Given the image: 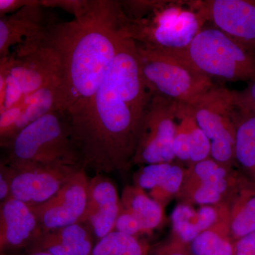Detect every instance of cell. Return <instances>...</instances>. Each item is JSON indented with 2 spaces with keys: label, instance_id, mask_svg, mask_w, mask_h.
<instances>
[{
  "label": "cell",
  "instance_id": "cell-21",
  "mask_svg": "<svg viewBox=\"0 0 255 255\" xmlns=\"http://www.w3.org/2000/svg\"><path fill=\"white\" fill-rule=\"evenodd\" d=\"M221 206H202L196 211L187 204L176 206L171 216L174 236L190 244L199 235L211 228L219 219Z\"/></svg>",
  "mask_w": 255,
  "mask_h": 255
},
{
  "label": "cell",
  "instance_id": "cell-12",
  "mask_svg": "<svg viewBox=\"0 0 255 255\" xmlns=\"http://www.w3.org/2000/svg\"><path fill=\"white\" fill-rule=\"evenodd\" d=\"M89 179L87 171L80 169L54 196L31 208L42 232L80 222L86 207Z\"/></svg>",
  "mask_w": 255,
  "mask_h": 255
},
{
  "label": "cell",
  "instance_id": "cell-4",
  "mask_svg": "<svg viewBox=\"0 0 255 255\" xmlns=\"http://www.w3.org/2000/svg\"><path fill=\"white\" fill-rule=\"evenodd\" d=\"M135 42L140 72L152 95L191 105L214 87L183 53H173Z\"/></svg>",
  "mask_w": 255,
  "mask_h": 255
},
{
  "label": "cell",
  "instance_id": "cell-31",
  "mask_svg": "<svg viewBox=\"0 0 255 255\" xmlns=\"http://www.w3.org/2000/svg\"><path fill=\"white\" fill-rule=\"evenodd\" d=\"M9 168L0 159V204L9 196Z\"/></svg>",
  "mask_w": 255,
  "mask_h": 255
},
{
  "label": "cell",
  "instance_id": "cell-24",
  "mask_svg": "<svg viewBox=\"0 0 255 255\" xmlns=\"http://www.w3.org/2000/svg\"><path fill=\"white\" fill-rule=\"evenodd\" d=\"M150 248L137 238L113 231L97 242L89 255H149Z\"/></svg>",
  "mask_w": 255,
  "mask_h": 255
},
{
  "label": "cell",
  "instance_id": "cell-35",
  "mask_svg": "<svg viewBox=\"0 0 255 255\" xmlns=\"http://www.w3.org/2000/svg\"><path fill=\"white\" fill-rule=\"evenodd\" d=\"M4 254H3V253H1V252H0V255H3Z\"/></svg>",
  "mask_w": 255,
  "mask_h": 255
},
{
  "label": "cell",
  "instance_id": "cell-1",
  "mask_svg": "<svg viewBox=\"0 0 255 255\" xmlns=\"http://www.w3.org/2000/svg\"><path fill=\"white\" fill-rule=\"evenodd\" d=\"M151 98L135 42L128 36L95 95L81 113L68 119L85 170L107 174L130 169Z\"/></svg>",
  "mask_w": 255,
  "mask_h": 255
},
{
  "label": "cell",
  "instance_id": "cell-19",
  "mask_svg": "<svg viewBox=\"0 0 255 255\" xmlns=\"http://www.w3.org/2000/svg\"><path fill=\"white\" fill-rule=\"evenodd\" d=\"M184 178V170L177 164H147L135 173L134 185L142 190H150V197L162 206L167 199L179 192Z\"/></svg>",
  "mask_w": 255,
  "mask_h": 255
},
{
  "label": "cell",
  "instance_id": "cell-33",
  "mask_svg": "<svg viewBox=\"0 0 255 255\" xmlns=\"http://www.w3.org/2000/svg\"><path fill=\"white\" fill-rule=\"evenodd\" d=\"M27 255H51L46 253H42V252H36V253H30Z\"/></svg>",
  "mask_w": 255,
  "mask_h": 255
},
{
  "label": "cell",
  "instance_id": "cell-3",
  "mask_svg": "<svg viewBox=\"0 0 255 255\" xmlns=\"http://www.w3.org/2000/svg\"><path fill=\"white\" fill-rule=\"evenodd\" d=\"M2 150L11 167L78 166L80 156L68 118L63 111H50L23 128ZM84 169V168H83Z\"/></svg>",
  "mask_w": 255,
  "mask_h": 255
},
{
  "label": "cell",
  "instance_id": "cell-23",
  "mask_svg": "<svg viewBox=\"0 0 255 255\" xmlns=\"http://www.w3.org/2000/svg\"><path fill=\"white\" fill-rule=\"evenodd\" d=\"M235 159L255 184V114L237 108Z\"/></svg>",
  "mask_w": 255,
  "mask_h": 255
},
{
  "label": "cell",
  "instance_id": "cell-29",
  "mask_svg": "<svg viewBox=\"0 0 255 255\" xmlns=\"http://www.w3.org/2000/svg\"><path fill=\"white\" fill-rule=\"evenodd\" d=\"M38 0H0V18L5 17L29 5L36 4Z\"/></svg>",
  "mask_w": 255,
  "mask_h": 255
},
{
  "label": "cell",
  "instance_id": "cell-9",
  "mask_svg": "<svg viewBox=\"0 0 255 255\" xmlns=\"http://www.w3.org/2000/svg\"><path fill=\"white\" fill-rule=\"evenodd\" d=\"M177 109V102L152 95L133 164L169 163L175 158L173 145Z\"/></svg>",
  "mask_w": 255,
  "mask_h": 255
},
{
  "label": "cell",
  "instance_id": "cell-32",
  "mask_svg": "<svg viewBox=\"0 0 255 255\" xmlns=\"http://www.w3.org/2000/svg\"><path fill=\"white\" fill-rule=\"evenodd\" d=\"M9 54L0 59V104L2 107L5 84H6V77H7L10 65Z\"/></svg>",
  "mask_w": 255,
  "mask_h": 255
},
{
  "label": "cell",
  "instance_id": "cell-22",
  "mask_svg": "<svg viewBox=\"0 0 255 255\" xmlns=\"http://www.w3.org/2000/svg\"><path fill=\"white\" fill-rule=\"evenodd\" d=\"M190 249L192 255H234L227 205L223 204L218 221L191 242Z\"/></svg>",
  "mask_w": 255,
  "mask_h": 255
},
{
  "label": "cell",
  "instance_id": "cell-34",
  "mask_svg": "<svg viewBox=\"0 0 255 255\" xmlns=\"http://www.w3.org/2000/svg\"><path fill=\"white\" fill-rule=\"evenodd\" d=\"M3 112V107L1 106V104H0V115H1V112Z\"/></svg>",
  "mask_w": 255,
  "mask_h": 255
},
{
  "label": "cell",
  "instance_id": "cell-16",
  "mask_svg": "<svg viewBox=\"0 0 255 255\" xmlns=\"http://www.w3.org/2000/svg\"><path fill=\"white\" fill-rule=\"evenodd\" d=\"M162 207L137 186H127L122 191L114 231L137 238L159 226Z\"/></svg>",
  "mask_w": 255,
  "mask_h": 255
},
{
  "label": "cell",
  "instance_id": "cell-11",
  "mask_svg": "<svg viewBox=\"0 0 255 255\" xmlns=\"http://www.w3.org/2000/svg\"><path fill=\"white\" fill-rule=\"evenodd\" d=\"M9 167V166H8ZM9 168L8 198L30 208L40 205L55 195L82 167L78 166Z\"/></svg>",
  "mask_w": 255,
  "mask_h": 255
},
{
  "label": "cell",
  "instance_id": "cell-30",
  "mask_svg": "<svg viewBox=\"0 0 255 255\" xmlns=\"http://www.w3.org/2000/svg\"><path fill=\"white\" fill-rule=\"evenodd\" d=\"M233 248L234 255H255V232L235 241Z\"/></svg>",
  "mask_w": 255,
  "mask_h": 255
},
{
  "label": "cell",
  "instance_id": "cell-26",
  "mask_svg": "<svg viewBox=\"0 0 255 255\" xmlns=\"http://www.w3.org/2000/svg\"><path fill=\"white\" fill-rule=\"evenodd\" d=\"M95 0H40L43 8H58L70 14L75 18H80L90 12Z\"/></svg>",
  "mask_w": 255,
  "mask_h": 255
},
{
  "label": "cell",
  "instance_id": "cell-15",
  "mask_svg": "<svg viewBox=\"0 0 255 255\" xmlns=\"http://www.w3.org/2000/svg\"><path fill=\"white\" fill-rule=\"evenodd\" d=\"M43 233L31 208L7 198L0 204V252L30 249Z\"/></svg>",
  "mask_w": 255,
  "mask_h": 255
},
{
  "label": "cell",
  "instance_id": "cell-6",
  "mask_svg": "<svg viewBox=\"0 0 255 255\" xmlns=\"http://www.w3.org/2000/svg\"><path fill=\"white\" fill-rule=\"evenodd\" d=\"M148 17L130 19L129 31L134 41L169 53L186 51L206 21L199 2L187 8L155 1Z\"/></svg>",
  "mask_w": 255,
  "mask_h": 255
},
{
  "label": "cell",
  "instance_id": "cell-7",
  "mask_svg": "<svg viewBox=\"0 0 255 255\" xmlns=\"http://www.w3.org/2000/svg\"><path fill=\"white\" fill-rule=\"evenodd\" d=\"M182 53L210 78L231 82L255 80V54L216 28L201 29Z\"/></svg>",
  "mask_w": 255,
  "mask_h": 255
},
{
  "label": "cell",
  "instance_id": "cell-5",
  "mask_svg": "<svg viewBox=\"0 0 255 255\" xmlns=\"http://www.w3.org/2000/svg\"><path fill=\"white\" fill-rule=\"evenodd\" d=\"M42 30L15 46L9 54L3 111L17 105L24 97L42 88L60 83L59 57L43 39Z\"/></svg>",
  "mask_w": 255,
  "mask_h": 255
},
{
  "label": "cell",
  "instance_id": "cell-10",
  "mask_svg": "<svg viewBox=\"0 0 255 255\" xmlns=\"http://www.w3.org/2000/svg\"><path fill=\"white\" fill-rule=\"evenodd\" d=\"M211 157L191 164L184 172L180 192L187 200L202 206L228 204L244 176Z\"/></svg>",
  "mask_w": 255,
  "mask_h": 255
},
{
  "label": "cell",
  "instance_id": "cell-25",
  "mask_svg": "<svg viewBox=\"0 0 255 255\" xmlns=\"http://www.w3.org/2000/svg\"><path fill=\"white\" fill-rule=\"evenodd\" d=\"M187 107L188 131L191 164L197 163L211 157V142L196 123L192 109Z\"/></svg>",
  "mask_w": 255,
  "mask_h": 255
},
{
  "label": "cell",
  "instance_id": "cell-2",
  "mask_svg": "<svg viewBox=\"0 0 255 255\" xmlns=\"http://www.w3.org/2000/svg\"><path fill=\"white\" fill-rule=\"evenodd\" d=\"M129 36V18L121 1L113 0H95L83 17L48 22L42 30L43 39L59 57L60 109L69 120L81 113L95 95Z\"/></svg>",
  "mask_w": 255,
  "mask_h": 255
},
{
  "label": "cell",
  "instance_id": "cell-17",
  "mask_svg": "<svg viewBox=\"0 0 255 255\" xmlns=\"http://www.w3.org/2000/svg\"><path fill=\"white\" fill-rule=\"evenodd\" d=\"M95 241L88 225L77 223L43 232L28 251L51 255H89L95 246Z\"/></svg>",
  "mask_w": 255,
  "mask_h": 255
},
{
  "label": "cell",
  "instance_id": "cell-27",
  "mask_svg": "<svg viewBox=\"0 0 255 255\" xmlns=\"http://www.w3.org/2000/svg\"><path fill=\"white\" fill-rule=\"evenodd\" d=\"M235 105L239 110L255 114V80L241 91H232Z\"/></svg>",
  "mask_w": 255,
  "mask_h": 255
},
{
  "label": "cell",
  "instance_id": "cell-28",
  "mask_svg": "<svg viewBox=\"0 0 255 255\" xmlns=\"http://www.w3.org/2000/svg\"><path fill=\"white\" fill-rule=\"evenodd\" d=\"M152 255H192L190 244L184 243L174 236L169 243L161 247Z\"/></svg>",
  "mask_w": 255,
  "mask_h": 255
},
{
  "label": "cell",
  "instance_id": "cell-13",
  "mask_svg": "<svg viewBox=\"0 0 255 255\" xmlns=\"http://www.w3.org/2000/svg\"><path fill=\"white\" fill-rule=\"evenodd\" d=\"M199 7L205 20L255 54V1L211 0Z\"/></svg>",
  "mask_w": 255,
  "mask_h": 255
},
{
  "label": "cell",
  "instance_id": "cell-14",
  "mask_svg": "<svg viewBox=\"0 0 255 255\" xmlns=\"http://www.w3.org/2000/svg\"><path fill=\"white\" fill-rule=\"evenodd\" d=\"M119 204L113 182L106 174H95L89 179L86 207L79 223L88 225L98 242L114 231Z\"/></svg>",
  "mask_w": 255,
  "mask_h": 255
},
{
  "label": "cell",
  "instance_id": "cell-8",
  "mask_svg": "<svg viewBox=\"0 0 255 255\" xmlns=\"http://www.w3.org/2000/svg\"><path fill=\"white\" fill-rule=\"evenodd\" d=\"M189 106L196 123L211 142V158L235 167L237 107L232 91L214 86Z\"/></svg>",
  "mask_w": 255,
  "mask_h": 255
},
{
  "label": "cell",
  "instance_id": "cell-18",
  "mask_svg": "<svg viewBox=\"0 0 255 255\" xmlns=\"http://www.w3.org/2000/svg\"><path fill=\"white\" fill-rule=\"evenodd\" d=\"M40 0L14 14L0 18V59L9 54L10 48L34 36L47 24Z\"/></svg>",
  "mask_w": 255,
  "mask_h": 255
},
{
  "label": "cell",
  "instance_id": "cell-20",
  "mask_svg": "<svg viewBox=\"0 0 255 255\" xmlns=\"http://www.w3.org/2000/svg\"><path fill=\"white\" fill-rule=\"evenodd\" d=\"M230 236L233 243L255 232V184L242 179L228 203Z\"/></svg>",
  "mask_w": 255,
  "mask_h": 255
}]
</instances>
